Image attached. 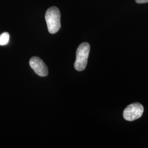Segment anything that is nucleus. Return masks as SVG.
Returning a JSON list of instances; mask_svg holds the SVG:
<instances>
[{
  "label": "nucleus",
  "instance_id": "obj_2",
  "mask_svg": "<svg viewBox=\"0 0 148 148\" xmlns=\"http://www.w3.org/2000/svg\"><path fill=\"white\" fill-rule=\"evenodd\" d=\"M90 52V45L88 43L84 42L80 44L76 51V58L74 64V67L78 71L85 70L88 61Z\"/></svg>",
  "mask_w": 148,
  "mask_h": 148
},
{
  "label": "nucleus",
  "instance_id": "obj_1",
  "mask_svg": "<svg viewBox=\"0 0 148 148\" xmlns=\"http://www.w3.org/2000/svg\"><path fill=\"white\" fill-rule=\"evenodd\" d=\"M45 19L50 34H56L60 30V13L57 7H51L48 9L45 14Z\"/></svg>",
  "mask_w": 148,
  "mask_h": 148
},
{
  "label": "nucleus",
  "instance_id": "obj_3",
  "mask_svg": "<svg viewBox=\"0 0 148 148\" xmlns=\"http://www.w3.org/2000/svg\"><path fill=\"white\" fill-rule=\"evenodd\" d=\"M144 108L139 103H134L127 106L123 112V118L128 121L139 119L143 115Z\"/></svg>",
  "mask_w": 148,
  "mask_h": 148
},
{
  "label": "nucleus",
  "instance_id": "obj_5",
  "mask_svg": "<svg viewBox=\"0 0 148 148\" xmlns=\"http://www.w3.org/2000/svg\"><path fill=\"white\" fill-rule=\"evenodd\" d=\"M10 40V34L8 32H3L0 35V46L6 45Z\"/></svg>",
  "mask_w": 148,
  "mask_h": 148
},
{
  "label": "nucleus",
  "instance_id": "obj_4",
  "mask_svg": "<svg viewBox=\"0 0 148 148\" xmlns=\"http://www.w3.org/2000/svg\"><path fill=\"white\" fill-rule=\"evenodd\" d=\"M30 65L35 73L40 76L45 77L48 74L47 65L41 58L37 57H33L29 62Z\"/></svg>",
  "mask_w": 148,
  "mask_h": 148
},
{
  "label": "nucleus",
  "instance_id": "obj_6",
  "mask_svg": "<svg viewBox=\"0 0 148 148\" xmlns=\"http://www.w3.org/2000/svg\"><path fill=\"white\" fill-rule=\"evenodd\" d=\"M135 1L136 3H139V4L148 3V0H135Z\"/></svg>",
  "mask_w": 148,
  "mask_h": 148
}]
</instances>
